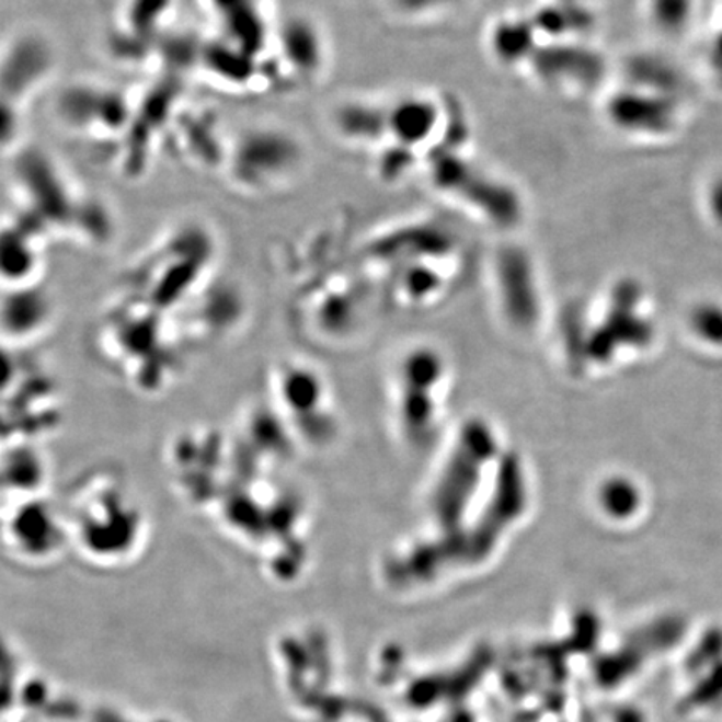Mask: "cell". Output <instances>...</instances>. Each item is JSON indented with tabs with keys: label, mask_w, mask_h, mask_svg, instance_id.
Returning a JSON list of instances; mask_svg holds the SVG:
<instances>
[]
</instances>
